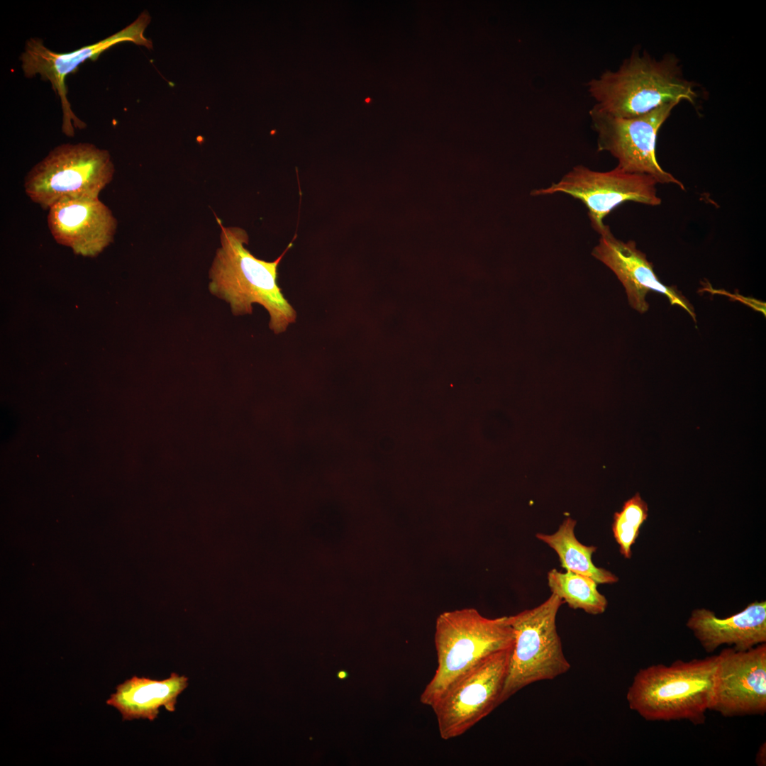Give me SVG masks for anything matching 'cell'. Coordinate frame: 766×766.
Returning <instances> with one entry per match:
<instances>
[{"mask_svg": "<svg viewBox=\"0 0 766 766\" xmlns=\"http://www.w3.org/2000/svg\"><path fill=\"white\" fill-rule=\"evenodd\" d=\"M220 225L221 248L209 270L210 292L228 303L235 316L252 313L254 303L262 305L270 314V328L275 334L285 331L295 322L296 313L278 285L277 270L292 243L277 259L267 262L245 248L248 243L245 230Z\"/></svg>", "mask_w": 766, "mask_h": 766, "instance_id": "obj_1", "label": "cell"}, {"mask_svg": "<svg viewBox=\"0 0 766 766\" xmlns=\"http://www.w3.org/2000/svg\"><path fill=\"white\" fill-rule=\"evenodd\" d=\"M694 84L684 78L678 60L666 55L657 60L633 52L616 71L608 70L587 83L592 109L612 116L633 118L672 102L694 104Z\"/></svg>", "mask_w": 766, "mask_h": 766, "instance_id": "obj_2", "label": "cell"}, {"mask_svg": "<svg viewBox=\"0 0 766 766\" xmlns=\"http://www.w3.org/2000/svg\"><path fill=\"white\" fill-rule=\"evenodd\" d=\"M718 662L716 655L640 669L626 694L629 708L649 721L704 723Z\"/></svg>", "mask_w": 766, "mask_h": 766, "instance_id": "obj_3", "label": "cell"}, {"mask_svg": "<svg viewBox=\"0 0 766 766\" xmlns=\"http://www.w3.org/2000/svg\"><path fill=\"white\" fill-rule=\"evenodd\" d=\"M438 667L420 696L432 708L447 691L494 653L511 648L514 633L508 616L489 618L465 608L440 614L434 636Z\"/></svg>", "mask_w": 766, "mask_h": 766, "instance_id": "obj_4", "label": "cell"}, {"mask_svg": "<svg viewBox=\"0 0 766 766\" xmlns=\"http://www.w3.org/2000/svg\"><path fill=\"white\" fill-rule=\"evenodd\" d=\"M562 600L555 594L540 605L508 616L514 633L501 704L523 688L551 680L571 667L562 649L556 618Z\"/></svg>", "mask_w": 766, "mask_h": 766, "instance_id": "obj_5", "label": "cell"}, {"mask_svg": "<svg viewBox=\"0 0 766 766\" xmlns=\"http://www.w3.org/2000/svg\"><path fill=\"white\" fill-rule=\"evenodd\" d=\"M114 171L108 150L87 143L62 144L28 172L25 192L30 200L48 209L62 199L99 197Z\"/></svg>", "mask_w": 766, "mask_h": 766, "instance_id": "obj_6", "label": "cell"}, {"mask_svg": "<svg viewBox=\"0 0 766 766\" xmlns=\"http://www.w3.org/2000/svg\"><path fill=\"white\" fill-rule=\"evenodd\" d=\"M678 104H667L633 118L615 117L592 109L598 150L609 152L618 160L617 167L626 172L647 174L657 184H673L685 190L682 182L660 166L656 155L658 131Z\"/></svg>", "mask_w": 766, "mask_h": 766, "instance_id": "obj_7", "label": "cell"}, {"mask_svg": "<svg viewBox=\"0 0 766 766\" xmlns=\"http://www.w3.org/2000/svg\"><path fill=\"white\" fill-rule=\"evenodd\" d=\"M657 184L649 175L630 173L617 166L599 172L578 165L548 187L533 190L531 195L564 193L581 201L588 209L592 228L600 235L609 228L604 224V218L619 205L627 201L660 205Z\"/></svg>", "mask_w": 766, "mask_h": 766, "instance_id": "obj_8", "label": "cell"}, {"mask_svg": "<svg viewBox=\"0 0 766 766\" xmlns=\"http://www.w3.org/2000/svg\"><path fill=\"white\" fill-rule=\"evenodd\" d=\"M150 21V16L147 11H144L133 23L117 33L70 52L52 51L37 37L27 40L20 56L24 76L33 78L39 75L44 81L50 82L54 92L60 99L63 113L62 129L66 135H74V127L81 129L86 126L73 113L67 99L65 85L67 76L75 72L86 60H96L101 53L121 43L131 42L152 49V40L144 35Z\"/></svg>", "mask_w": 766, "mask_h": 766, "instance_id": "obj_9", "label": "cell"}, {"mask_svg": "<svg viewBox=\"0 0 766 766\" xmlns=\"http://www.w3.org/2000/svg\"><path fill=\"white\" fill-rule=\"evenodd\" d=\"M512 648L482 662L431 708L442 739L462 736L501 704Z\"/></svg>", "mask_w": 766, "mask_h": 766, "instance_id": "obj_10", "label": "cell"}, {"mask_svg": "<svg viewBox=\"0 0 766 766\" xmlns=\"http://www.w3.org/2000/svg\"><path fill=\"white\" fill-rule=\"evenodd\" d=\"M709 710L724 717L766 712V644L718 655Z\"/></svg>", "mask_w": 766, "mask_h": 766, "instance_id": "obj_11", "label": "cell"}, {"mask_svg": "<svg viewBox=\"0 0 766 766\" xmlns=\"http://www.w3.org/2000/svg\"><path fill=\"white\" fill-rule=\"evenodd\" d=\"M592 255L604 263L623 284L629 305L640 313L649 309L646 296L650 291L666 296L672 306L685 310L693 321L696 315L692 304L675 286L664 284L656 275L646 255L638 250L633 240L624 242L616 238L610 227L600 234Z\"/></svg>", "mask_w": 766, "mask_h": 766, "instance_id": "obj_12", "label": "cell"}, {"mask_svg": "<svg viewBox=\"0 0 766 766\" xmlns=\"http://www.w3.org/2000/svg\"><path fill=\"white\" fill-rule=\"evenodd\" d=\"M54 239L75 254L94 257L113 240L117 220L99 197L62 199L48 209Z\"/></svg>", "mask_w": 766, "mask_h": 766, "instance_id": "obj_13", "label": "cell"}, {"mask_svg": "<svg viewBox=\"0 0 766 766\" xmlns=\"http://www.w3.org/2000/svg\"><path fill=\"white\" fill-rule=\"evenodd\" d=\"M687 626L709 653L723 645L748 650L766 643V602L750 603L741 611L723 618L711 610L696 609Z\"/></svg>", "mask_w": 766, "mask_h": 766, "instance_id": "obj_14", "label": "cell"}, {"mask_svg": "<svg viewBox=\"0 0 766 766\" xmlns=\"http://www.w3.org/2000/svg\"><path fill=\"white\" fill-rule=\"evenodd\" d=\"M188 685V677L176 672L161 680L133 676L116 687L106 704L116 709L124 721H152L157 718L160 707L175 711L177 698Z\"/></svg>", "mask_w": 766, "mask_h": 766, "instance_id": "obj_15", "label": "cell"}, {"mask_svg": "<svg viewBox=\"0 0 766 766\" xmlns=\"http://www.w3.org/2000/svg\"><path fill=\"white\" fill-rule=\"evenodd\" d=\"M576 521L567 517L553 534L537 533L535 537L553 549L559 557L561 567L566 571L591 577L598 584H614L618 577L611 572L598 567L592 562L596 547L581 543L576 538Z\"/></svg>", "mask_w": 766, "mask_h": 766, "instance_id": "obj_16", "label": "cell"}, {"mask_svg": "<svg viewBox=\"0 0 766 766\" xmlns=\"http://www.w3.org/2000/svg\"><path fill=\"white\" fill-rule=\"evenodd\" d=\"M548 584L551 593L573 609H582L592 615L603 614L608 605L604 595L597 589V582L589 577L556 569L548 572Z\"/></svg>", "mask_w": 766, "mask_h": 766, "instance_id": "obj_17", "label": "cell"}, {"mask_svg": "<svg viewBox=\"0 0 766 766\" xmlns=\"http://www.w3.org/2000/svg\"><path fill=\"white\" fill-rule=\"evenodd\" d=\"M648 506L639 493L626 501L620 511L614 514L612 531L620 553L627 559L632 556L631 548L648 518Z\"/></svg>", "mask_w": 766, "mask_h": 766, "instance_id": "obj_18", "label": "cell"}, {"mask_svg": "<svg viewBox=\"0 0 766 766\" xmlns=\"http://www.w3.org/2000/svg\"><path fill=\"white\" fill-rule=\"evenodd\" d=\"M714 293H722L724 295H726L728 296H731L732 299H735L736 300L740 301L743 303L745 304L747 306H751L753 309L757 310V311H760L761 313H764V316H765V302L760 301L757 300V299H753V298L744 297V296H742L740 294H729V293H728V292H726V291H723V290H718H718H714Z\"/></svg>", "mask_w": 766, "mask_h": 766, "instance_id": "obj_19", "label": "cell"}, {"mask_svg": "<svg viewBox=\"0 0 766 766\" xmlns=\"http://www.w3.org/2000/svg\"><path fill=\"white\" fill-rule=\"evenodd\" d=\"M755 762L759 766H765L766 765V745L764 742L758 748L756 756Z\"/></svg>", "mask_w": 766, "mask_h": 766, "instance_id": "obj_20", "label": "cell"}, {"mask_svg": "<svg viewBox=\"0 0 766 766\" xmlns=\"http://www.w3.org/2000/svg\"><path fill=\"white\" fill-rule=\"evenodd\" d=\"M348 677V673L345 671H340L338 673V677L339 679H345Z\"/></svg>", "mask_w": 766, "mask_h": 766, "instance_id": "obj_21", "label": "cell"}, {"mask_svg": "<svg viewBox=\"0 0 766 766\" xmlns=\"http://www.w3.org/2000/svg\"><path fill=\"white\" fill-rule=\"evenodd\" d=\"M366 101H367V102L370 101V99H366Z\"/></svg>", "mask_w": 766, "mask_h": 766, "instance_id": "obj_22", "label": "cell"}]
</instances>
